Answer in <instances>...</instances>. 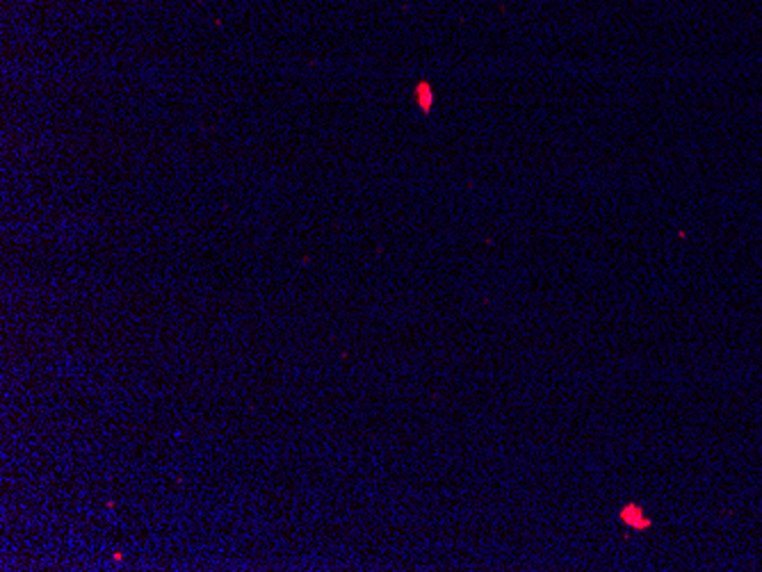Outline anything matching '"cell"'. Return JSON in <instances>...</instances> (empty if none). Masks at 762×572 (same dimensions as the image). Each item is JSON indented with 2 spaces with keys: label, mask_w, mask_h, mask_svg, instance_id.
<instances>
[{
  "label": "cell",
  "mask_w": 762,
  "mask_h": 572,
  "mask_svg": "<svg viewBox=\"0 0 762 572\" xmlns=\"http://www.w3.org/2000/svg\"><path fill=\"white\" fill-rule=\"evenodd\" d=\"M618 518H621V522H625L627 527L634 529V531H643V529H648L650 524H653V520H648L646 515H643L641 506H637V504H625L618 511Z\"/></svg>",
  "instance_id": "6da1fadb"
}]
</instances>
